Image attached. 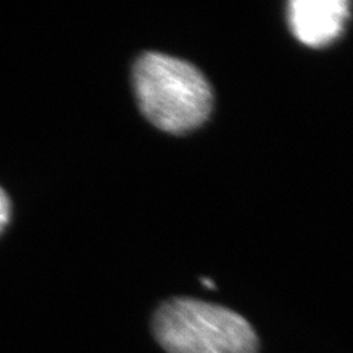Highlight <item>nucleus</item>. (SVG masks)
<instances>
[{"label": "nucleus", "mask_w": 353, "mask_h": 353, "mask_svg": "<svg viewBox=\"0 0 353 353\" xmlns=\"http://www.w3.org/2000/svg\"><path fill=\"white\" fill-rule=\"evenodd\" d=\"M289 26L293 36L311 48H323L334 41L346 26V0H293L289 3Z\"/></svg>", "instance_id": "7ed1b4c3"}, {"label": "nucleus", "mask_w": 353, "mask_h": 353, "mask_svg": "<svg viewBox=\"0 0 353 353\" xmlns=\"http://www.w3.org/2000/svg\"><path fill=\"white\" fill-rule=\"evenodd\" d=\"M153 333L168 353H258V337L245 318L189 297L163 303L154 314Z\"/></svg>", "instance_id": "f03ea898"}, {"label": "nucleus", "mask_w": 353, "mask_h": 353, "mask_svg": "<svg viewBox=\"0 0 353 353\" xmlns=\"http://www.w3.org/2000/svg\"><path fill=\"white\" fill-rule=\"evenodd\" d=\"M132 85L143 115L172 134L202 125L212 110L214 94L205 75L168 54H141L132 70Z\"/></svg>", "instance_id": "f257e3e1"}, {"label": "nucleus", "mask_w": 353, "mask_h": 353, "mask_svg": "<svg viewBox=\"0 0 353 353\" xmlns=\"http://www.w3.org/2000/svg\"><path fill=\"white\" fill-rule=\"evenodd\" d=\"M10 215V205H9V199L5 194V192L0 189V233H2L3 228L6 227Z\"/></svg>", "instance_id": "20e7f679"}]
</instances>
